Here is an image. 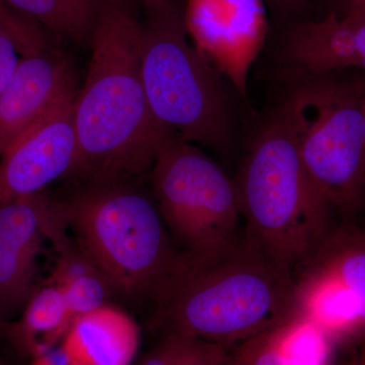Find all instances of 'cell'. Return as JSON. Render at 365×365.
Returning a JSON list of instances; mask_svg holds the SVG:
<instances>
[{
  "label": "cell",
  "instance_id": "cell-1",
  "mask_svg": "<svg viewBox=\"0 0 365 365\" xmlns=\"http://www.w3.org/2000/svg\"><path fill=\"white\" fill-rule=\"evenodd\" d=\"M132 0H98L91 57L76 96L78 162L96 182H121L148 170L172 139L153 116L141 73V33Z\"/></svg>",
  "mask_w": 365,
  "mask_h": 365
},
{
  "label": "cell",
  "instance_id": "cell-2",
  "mask_svg": "<svg viewBox=\"0 0 365 365\" xmlns=\"http://www.w3.org/2000/svg\"><path fill=\"white\" fill-rule=\"evenodd\" d=\"M151 326L165 335L232 346L292 313L294 279L246 230L206 253L178 252L150 297Z\"/></svg>",
  "mask_w": 365,
  "mask_h": 365
},
{
  "label": "cell",
  "instance_id": "cell-3",
  "mask_svg": "<svg viewBox=\"0 0 365 365\" xmlns=\"http://www.w3.org/2000/svg\"><path fill=\"white\" fill-rule=\"evenodd\" d=\"M235 185L247 234L287 272L334 225L332 209L307 174L281 112L255 138Z\"/></svg>",
  "mask_w": 365,
  "mask_h": 365
},
{
  "label": "cell",
  "instance_id": "cell-4",
  "mask_svg": "<svg viewBox=\"0 0 365 365\" xmlns=\"http://www.w3.org/2000/svg\"><path fill=\"white\" fill-rule=\"evenodd\" d=\"M280 112L319 193L353 222L365 207V78L312 73Z\"/></svg>",
  "mask_w": 365,
  "mask_h": 365
},
{
  "label": "cell",
  "instance_id": "cell-5",
  "mask_svg": "<svg viewBox=\"0 0 365 365\" xmlns=\"http://www.w3.org/2000/svg\"><path fill=\"white\" fill-rule=\"evenodd\" d=\"M96 184L68 202H57L64 227L113 292L151 297L178 253L158 205L121 182Z\"/></svg>",
  "mask_w": 365,
  "mask_h": 365
},
{
  "label": "cell",
  "instance_id": "cell-6",
  "mask_svg": "<svg viewBox=\"0 0 365 365\" xmlns=\"http://www.w3.org/2000/svg\"><path fill=\"white\" fill-rule=\"evenodd\" d=\"M184 23L148 20L141 33V73L153 116L187 143L220 148L230 137L218 72L186 39Z\"/></svg>",
  "mask_w": 365,
  "mask_h": 365
},
{
  "label": "cell",
  "instance_id": "cell-7",
  "mask_svg": "<svg viewBox=\"0 0 365 365\" xmlns=\"http://www.w3.org/2000/svg\"><path fill=\"white\" fill-rule=\"evenodd\" d=\"M153 182L163 222L184 251H212L240 232L235 182L191 143L174 138L163 146Z\"/></svg>",
  "mask_w": 365,
  "mask_h": 365
},
{
  "label": "cell",
  "instance_id": "cell-8",
  "mask_svg": "<svg viewBox=\"0 0 365 365\" xmlns=\"http://www.w3.org/2000/svg\"><path fill=\"white\" fill-rule=\"evenodd\" d=\"M292 313L335 344L365 332V230L334 225L292 273Z\"/></svg>",
  "mask_w": 365,
  "mask_h": 365
},
{
  "label": "cell",
  "instance_id": "cell-9",
  "mask_svg": "<svg viewBox=\"0 0 365 365\" xmlns=\"http://www.w3.org/2000/svg\"><path fill=\"white\" fill-rule=\"evenodd\" d=\"M185 29L206 61L247 95L250 69L269 31L264 0H185Z\"/></svg>",
  "mask_w": 365,
  "mask_h": 365
},
{
  "label": "cell",
  "instance_id": "cell-10",
  "mask_svg": "<svg viewBox=\"0 0 365 365\" xmlns=\"http://www.w3.org/2000/svg\"><path fill=\"white\" fill-rule=\"evenodd\" d=\"M76 96L74 88L67 91L0 158V205L41 193L52 182L74 172Z\"/></svg>",
  "mask_w": 365,
  "mask_h": 365
},
{
  "label": "cell",
  "instance_id": "cell-11",
  "mask_svg": "<svg viewBox=\"0 0 365 365\" xmlns=\"http://www.w3.org/2000/svg\"><path fill=\"white\" fill-rule=\"evenodd\" d=\"M58 218L57 201L42 193L0 205V317L25 309L35 290L41 240Z\"/></svg>",
  "mask_w": 365,
  "mask_h": 365
},
{
  "label": "cell",
  "instance_id": "cell-12",
  "mask_svg": "<svg viewBox=\"0 0 365 365\" xmlns=\"http://www.w3.org/2000/svg\"><path fill=\"white\" fill-rule=\"evenodd\" d=\"M73 88L71 64L62 53L48 47L23 57L0 95V158Z\"/></svg>",
  "mask_w": 365,
  "mask_h": 365
},
{
  "label": "cell",
  "instance_id": "cell-13",
  "mask_svg": "<svg viewBox=\"0 0 365 365\" xmlns=\"http://www.w3.org/2000/svg\"><path fill=\"white\" fill-rule=\"evenodd\" d=\"M283 53L290 64L309 74L365 69V20L331 11L319 21L292 23Z\"/></svg>",
  "mask_w": 365,
  "mask_h": 365
},
{
  "label": "cell",
  "instance_id": "cell-14",
  "mask_svg": "<svg viewBox=\"0 0 365 365\" xmlns=\"http://www.w3.org/2000/svg\"><path fill=\"white\" fill-rule=\"evenodd\" d=\"M333 347L309 319L292 314L230 348L225 365H333Z\"/></svg>",
  "mask_w": 365,
  "mask_h": 365
},
{
  "label": "cell",
  "instance_id": "cell-15",
  "mask_svg": "<svg viewBox=\"0 0 365 365\" xmlns=\"http://www.w3.org/2000/svg\"><path fill=\"white\" fill-rule=\"evenodd\" d=\"M135 322L105 306L72 319L62 347L76 365H129L138 349Z\"/></svg>",
  "mask_w": 365,
  "mask_h": 365
},
{
  "label": "cell",
  "instance_id": "cell-16",
  "mask_svg": "<svg viewBox=\"0 0 365 365\" xmlns=\"http://www.w3.org/2000/svg\"><path fill=\"white\" fill-rule=\"evenodd\" d=\"M72 319L63 289L50 284L35 290L23 317L7 326L6 336L16 351L37 359L67 332Z\"/></svg>",
  "mask_w": 365,
  "mask_h": 365
},
{
  "label": "cell",
  "instance_id": "cell-17",
  "mask_svg": "<svg viewBox=\"0 0 365 365\" xmlns=\"http://www.w3.org/2000/svg\"><path fill=\"white\" fill-rule=\"evenodd\" d=\"M19 13L66 39L83 42L93 33L98 0H6Z\"/></svg>",
  "mask_w": 365,
  "mask_h": 365
},
{
  "label": "cell",
  "instance_id": "cell-18",
  "mask_svg": "<svg viewBox=\"0 0 365 365\" xmlns=\"http://www.w3.org/2000/svg\"><path fill=\"white\" fill-rule=\"evenodd\" d=\"M228 348L182 335H165L139 365H225Z\"/></svg>",
  "mask_w": 365,
  "mask_h": 365
},
{
  "label": "cell",
  "instance_id": "cell-19",
  "mask_svg": "<svg viewBox=\"0 0 365 365\" xmlns=\"http://www.w3.org/2000/svg\"><path fill=\"white\" fill-rule=\"evenodd\" d=\"M62 289L72 319L107 306L106 302L113 292L109 283L98 271L81 276Z\"/></svg>",
  "mask_w": 365,
  "mask_h": 365
},
{
  "label": "cell",
  "instance_id": "cell-20",
  "mask_svg": "<svg viewBox=\"0 0 365 365\" xmlns=\"http://www.w3.org/2000/svg\"><path fill=\"white\" fill-rule=\"evenodd\" d=\"M0 26L13 36L23 57L50 47L42 26L19 13L6 0H0Z\"/></svg>",
  "mask_w": 365,
  "mask_h": 365
},
{
  "label": "cell",
  "instance_id": "cell-21",
  "mask_svg": "<svg viewBox=\"0 0 365 365\" xmlns=\"http://www.w3.org/2000/svg\"><path fill=\"white\" fill-rule=\"evenodd\" d=\"M57 251L60 256L52 275L53 284L56 287H66L81 276L98 271L78 246H71V242Z\"/></svg>",
  "mask_w": 365,
  "mask_h": 365
},
{
  "label": "cell",
  "instance_id": "cell-22",
  "mask_svg": "<svg viewBox=\"0 0 365 365\" xmlns=\"http://www.w3.org/2000/svg\"><path fill=\"white\" fill-rule=\"evenodd\" d=\"M21 58L23 56L16 40L0 26V95L14 81Z\"/></svg>",
  "mask_w": 365,
  "mask_h": 365
},
{
  "label": "cell",
  "instance_id": "cell-23",
  "mask_svg": "<svg viewBox=\"0 0 365 365\" xmlns=\"http://www.w3.org/2000/svg\"><path fill=\"white\" fill-rule=\"evenodd\" d=\"M148 13V20L184 23L182 13L174 0H138Z\"/></svg>",
  "mask_w": 365,
  "mask_h": 365
},
{
  "label": "cell",
  "instance_id": "cell-24",
  "mask_svg": "<svg viewBox=\"0 0 365 365\" xmlns=\"http://www.w3.org/2000/svg\"><path fill=\"white\" fill-rule=\"evenodd\" d=\"M278 16L292 18L309 6V0H264Z\"/></svg>",
  "mask_w": 365,
  "mask_h": 365
},
{
  "label": "cell",
  "instance_id": "cell-25",
  "mask_svg": "<svg viewBox=\"0 0 365 365\" xmlns=\"http://www.w3.org/2000/svg\"><path fill=\"white\" fill-rule=\"evenodd\" d=\"M33 365H76L63 347L56 350H48L37 357Z\"/></svg>",
  "mask_w": 365,
  "mask_h": 365
},
{
  "label": "cell",
  "instance_id": "cell-26",
  "mask_svg": "<svg viewBox=\"0 0 365 365\" xmlns=\"http://www.w3.org/2000/svg\"><path fill=\"white\" fill-rule=\"evenodd\" d=\"M341 16L350 20H365V0H340Z\"/></svg>",
  "mask_w": 365,
  "mask_h": 365
},
{
  "label": "cell",
  "instance_id": "cell-27",
  "mask_svg": "<svg viewBox=\"0 0 365 365\" xmlns=\"http://www.w3.org/2000/svg\"><path fill=\"white\" fill-rule=\"evenodd\" d=\"M7 326H9V324L6 323V319H4L0 317V335L6 336Z\"/></svg>",
  "mask_w": 365,
  "mask_h": 365
},
{
  "label": "cell",
  "instance_id": "cell-28",
  "mask_svg": "<svg viewBox=\"0 0 365 365\" xmlns=\"http://www.w3.org/2000/svg\"><path fill=\"white\" fill-rule=\"evenodd\" d=\"M0 365H4V364H2L1 362H0Z\"/></svg>",
  "mask_w": 365,
  "mask_h": 365
},
{
  "label": "cell",
  "instance_id": "cell-29",
  "mask_svg": "<svg viewBox=\"0 0 365 365\" xmlns=\"http://www.w3.org/2000/svg\"><path fill=\"white\" fill-rule=\"evenodd\" d=\"M339 1H340V0H339Z\"/></svg>",
  "mask_w": 365,
  "mask_h": 365
}]
</instances>
